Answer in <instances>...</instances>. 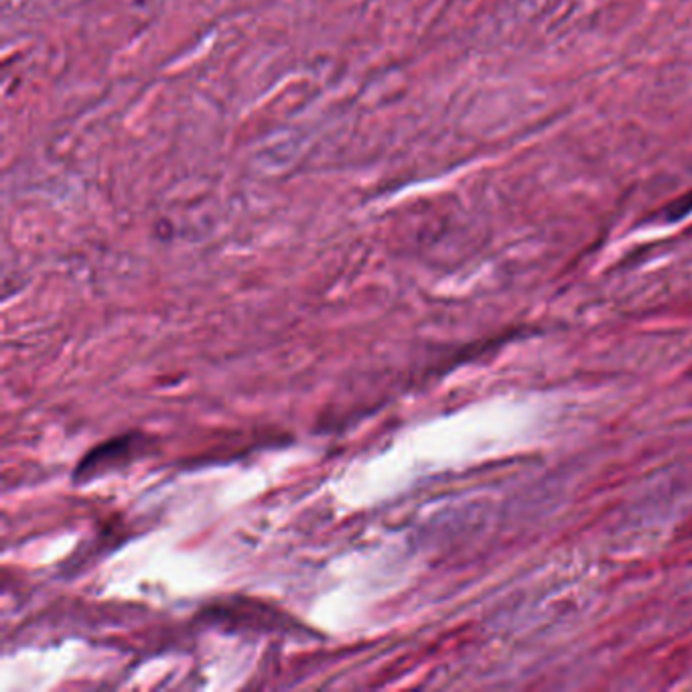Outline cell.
I'll list each match as a JSON object with an SVG mask.
<instances>
[{
  "label": "cell",
  "instance_id": "obj_1",
  "mask_svg": "<svg viewBox=\"0 0 692 692\" xmlns=\"http://www.w3.org/2000/svg\"><path fill=\"white\" fill-rule=\"evenodd\" d=\"M149 436L126 433L92 449L73 472L76 484H90L100 477L116 474L149 453Z\"/></svg>",
  "mask_w": 692,
  "mask_h": 692
}]
</instances>
